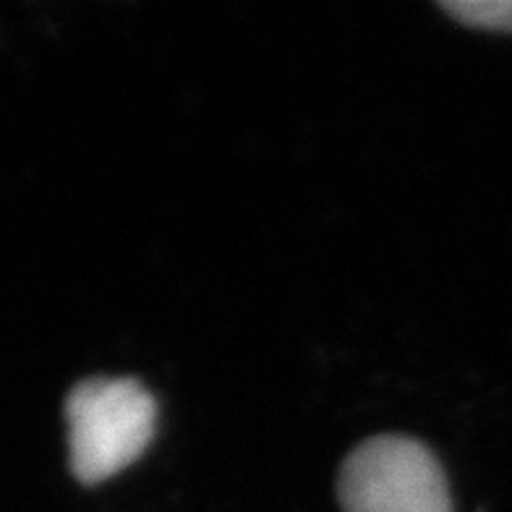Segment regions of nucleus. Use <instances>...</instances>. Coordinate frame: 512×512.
<instances>
[{
	"label": "nucleus",
	"mask_w": 512,
	"mask_h": 512,
	"mask_svg": "<svg viewBox=\"0 0 512 512\" xmlns=\"http://www.w3.org/2000/svg\"><path fill=\"white\" fill-rule=\"evenodd\" d=\"M155 400L136 379H87L68 395V450L76 479L100 484L147 450Z\"/></svg>",
	"instance_id": "nucleus-1"
},
{
	"label": "nucleus",
	"mask_w": 512,
	"mask_h": 512,
	"mask_svg": "<svg viewBox=\"0 0 512 512\" xmlns=\"http://www.w3.org/2000/svg\"><path fill=\"white\" fill-rule=\"evenodd\" d=\"M442 8L468 27L512 32V0H452Z\"/></svg>",
	"instance_id": "nucleus-3"
},
{
	"label": "nucleus",
	"mask_w": 512,
	"mask_h": 512,
	"mask_svg": "<svg viewBox=\"0 0 512 512\" xmlns=\"http://www.w3.org/2000/svg\"><path fill=\"white\" fill-rule=\"evenodd\" d=\"M343 512H452L432 450L408 437H374L340 468Z\"/></svg>",
	"instance_id": "nucleus-2"
}]
</instances>
